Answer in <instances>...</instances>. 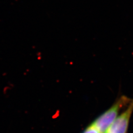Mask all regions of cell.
<instances>
[{
	"label": "cell",
	"mask_w": 133,
	"mask_h": 133,
	"mask_svg": "<svg viewBox=\"0 0 133 133\" xmlns=\"http://www.w3.org/2000/svg\"><path fill=\"white\" fill-rule=\"evenodd\" d=\"M133 99L122 95L107 110L100 115L92 123L99 133H105L108 129L119 115L120 111L127 108Z\"/></svg>",
	"instance_id": "obj_1"
},
{
	"label": "cell",
	"mask_w": 133,
	"mask_h": 133,
	"mask_svg": "<svg viewBox=\"0 0 133 133\" xmlns=\"http://www.w3.org/2000/svg\"><path fill=\"white\" fill-rule=\"evenodd\" d=\"M133 112V99L125 110L115 119L105 133H127Z\"/></svg>",
	"instance_id": "obj_2"
},
{
	"label": "cell",
	"mask_w": 133,
	"mask_h": 133,
	"mask_svg": "<svg viewBox=\"0 0 133 133\" xmlns=\"http://www.w3.org/2000/svg\"><path fill=\"white\" fill-rule=\"evenodd\" d=\"M83 133H99V132L96 128L92 124H91Z\"/></svg>",
	"instance_id": "obj_3"
}]
</instances>
